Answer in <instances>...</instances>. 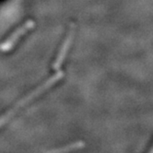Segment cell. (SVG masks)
Listing matches in <instances>:
<instances>
[{
	"instance_id": "1",
	"label": "cell",
	"mask_w": 153,
	"mask_h": 153,
	"mask_svg": "<svg viewBox=\"0 0 153 153\" xmlns=\"http://www.w3.org/2000/svg\"><path fill=\"white\" fill-rule=\"evenodd\" d=\"M32 26H33V23H32L31 21H27L26 24L18 28L17 30H15L13 33L6 40V42H4L2 43V45H1L2 50L3 51H8V50L11 49L15 45V43L19 42V38L22 37Z\"/></svg>"
}]
</instances>
